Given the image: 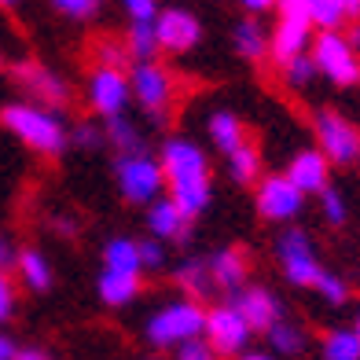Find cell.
Wrapping results in <instances>:
<instances>
[{
  "mask_svg": "<svg viewBox=\"0 0 360 360\" xmlns=\"http://www.w3.org/2000/svg\"><path fill=\"white\" fill-rule=\"evenodd\" d=\"M166 195L180 206L188 221H199L214 202V169H210L206 147L191 136H169L158 151Z\"/></svg>",
  "mask_w": 360,
  "mask_h": 360,
  "instance_id": "6da1fadb",
  "label": "cell"
},
{
  "mask_svg": "<svg viewBox=\"0 0 360 360\" xmlns=\"http://www.w3.org/2000/svg\"><path fill=\"white\" fill-rule=\"evenodd\" d=\"M0 125L22 147H30V151H37L44 158H59L70 147V125L63 122V114L37 107V103H26V100L0 107Z\"/></svg>",
  "mask_w": 360,
  "mask_h": 360,
  "instance_id": "7a4b0ae2",
  "label": "cell"
},
{
  "mask_svg": "<svg viewBox=\"0 0 360 360\" xmlns=\"http://www.w3.org/2000/svg\"><path fill=\"white\" fill-rule=\"evenodd\" d=\"M202 327H206V309L191 298H173L166 305H158L151 316L143 320V342L151 349H176L191 338H202Z\"/></svg>",
  "mask_w": 360,
  "mask_h": 360,
  "instance_id": "3957f363",
  "label": "cell"
},
{
  "mask_svg": "<svg viewBox=\"0 0 360 360\" xmlns=\"http://www.w3.org/2000/svg\"><path fill=\"white\" fill-rule=\"evenodd\" d=\"M114 184L118 195L129 206H151L155 199L166 195V180H162L158 155L136 151V155H114Z\"/></svg>",
  "mask_w": 360,
  "mask_h": 360,
  "instance_id": "277c9868",
  "label": "cell"
},
{
  "mask_svg": "<svg viewBox=\"0 0 360 360\" xmlns=\"http://www.w3.org/2000/svg\"><path fill=\"white\" fill-rule=\"evenodd\" d=\"M309 56L316 63V74L327 77L338 89H353L360 85V52L349 44V37L342 30H323L313 37Z\"/></svg>",
  "mask_w": 360,
  "mask_h": 360,
  "instance_id": "5b68a950",
  "label": "cell"
},
{
  "mask_svg": "<svg viewBox=\"0 0 360 360\" xmlns=\"http://www.w3.org/2000/svg\"><path fill=\"white\" fill-rule=\"evenodd\" d=\"M129 92H133V103L147 114L151 122H166L169 118V107H173V74L162 67L158 59L151 63H133L129 67Z\"/></svg>",
  "mask_w": 360,
  "mask_h": 360,
  "instance_id": "8992f818",
  "label": "cell"
},
{
  "mask_svg": "<svg viewBox=\"0 0 360 360\" xmlns=\"http://www.w3.org/2000/svg\"><path fill=\"white\" fill-rule=\"evenodd\" d=\"M276 261H280L287 283H294V287H316L320 272H323L316 247H313V236L298 224L280 232V239H276Z\"/></svg>",
  "mask_w": 360,
  "mask_h": 360,
  "instance_id": "52a82bcc",
  "label": "cell"
},
{
  "mask_svg": "<svg viewBox=\"0 0 360 360\" xmlns=\"http://www.w3.org/2000/svg\"><path fill=\"white\" fill-rule=\"evenodd\" d=\"M316 133V151L331 162V166H353L360 162V129L338 110H316L313 118Z\"/></svg>",
  "mask_w": 360,
  "mask_h": 360,
  "instance_id": "ba28073f",
  "label": "cell"
},
{
  "mask_svg": "<svg viewBox=\"0 0 360 360\" xmlns=\"http://www.w3.org/2000/svg\"><path fill=\"white\" fill-rule=\"evenodd\" d=\"M15 85L26 92V103H37V107H48V110H63L70 103V85L67 77L56 74L52 67H44L37 59H22L15 63Z\"/></svg>",
  "mask_w": 360,
  "mask_h": 360,
  "instance_id": "9c48e42d",
  "label": "cell"
},
{
  "mask_svg": "<svg viewBox=\"0 0 360 360\" xmlns=\"http://www.w3.org/2000/svg\"><path fill=\"white\" fill-rule=\"evenodd\" d=\"M85 103L96 118H122L133 103V92H129V74L125 70H110V67H96L85 81Z\"/></svg>",
  "mask_w": 360,
  "mask_h": 360,
  "instance_id": "30bf717a",
  "label": "cell"
},
{
  "mask_svg": "<svg viewBox=\"0 0 360 360\" xmlns=\"http://www.w3.org/2000/svg\"><path fill=\"white\" fill-rule=\"evenodd\" d=\"M250 327L247 320L239 316V309L232 302H221V305H210L206 309V327H202V338L214 346L217 356H239L247 353L250 346Z\"/></svg>",
  "mask_w": 360,
  "mask_h": 360,
  "instance_id": "8fae6325",
  "label": "cell"
},
{
  "mask_svg": "<svg viewBox=\"0 0 360 360\" xmlns=\"http://www.w3.org/2000/svg\"><path fill=\"white\" fill-rule=\"evenodd\" d=\"M155 41H158V52H169V56H188L191 48H199L202 41V22L199 15L188 11V8H158L155 15Z\"/></svg>",
  "mask_w": 360,
  "mask_h": 360,
  "instance_id": "7c38bea8",
  "label": "cell"
},
{
  "mask_svg": "<svg viewBox=\"0 0 360 360\" xmlns=\"http://www.w3.org/2000/svg\"><path fill=\"white\" fill-rule=\"evenodd\" d=\"M254 206H257V214L265 217V221H272V224H290L294 217L302 214L305 195L294 188L283 173H272V176H261V180H257Z\"/></svg>",
  "mask_w": 360,
  "mask_h": 360,
  "instance_id": "4fadbf2b",
  "label": "cell"
},
{
  "mask_svg": "<svg viewBox=\"0 0 360 360\" xmlns=\"http://www.w3.org/2000/svg\"><path fill=\"white\" fill-rule=\"evenodd\" d=\"M232 305L239 309V316L247 320V327L257 335H269L276 323L283 320V302L276 298V290L269 287H257V283H247L243 290L232 294Z\"/></svg>",
  "mask_w": 360,
  "mask_h": 360,
  "instance_id": "5bb4252c",
  "label": "cell"
},
{
  "mask_svg": "<svg viewBox=\"0 0 360 360\" xmlns=\"http://www.w3.org/2000/svg\"><path fill=\"white\" fill-rule=\"evenodd\" d=\"M313 48V22L298 19V15H280V22L269 34V56L276 59V67L305 56Z\"/></svg>",
  "mask_w": 360,
  "mask_h": 360,
  "instance_id": "9a60e30c",
  "label": "cell"
},
{
  "mask_svg": "<svg viewBox=\"0 0 360 360\" xmlns=\"http://www.w3.org/2000/svg\"><path fill=\"white\" fill-rule=\"evenodd\" d=\"M147 232L151 239L158 243H180V247H188L191 243V232H195V221H188L180 214V206L169 199V195H162L147 206Z\"/></svg>",
  "mask_w": 360,
  "mask_h": 360,
  "instance_id": "2e32d148",
  "label": "cell"
},
{
  "mask_svg": "<svg viewBox=\"0 0 360 360\" xmlns=\"http://www.w3.org/2000/svg\"><path fill=\"white\" fill-rule=\"evenodd\" d=\"M283 176L309 199V195H320L323 188H331V162H327L316 147H305V151H298L287 162Z\"/></svg>",
  "mask_w": 360,
  "mask_h": 360,
  "instance_id": "e0dca14e",
  "label": "cell"
},
{
  "mask_svg": "<svg viewBox=\"0 0 360 360\" xmlns=\"http://www.w3.org/2000/svg\"><path fill=\"white\" fill-rule=\"evenodd\" d=\"M206 269H210V280H214V290H228L236 294L247 287V276H250V261L239 247H224L214 250L206 257Z\"/></svg>",
  "mask_w": 360,
  "mask_h": 360,
  "instance_id": "ac0fdd59",
  "label": "cell"
},
{
  "mask_svg": "<svg viewBox=\"0 0 360 360\" xmlns=\"http://www.w3.org/2000/svg\"><path fill=\"white\" fill-rule=\"evenodd\" d=\"M206 136L228 158V155H236L239 147L247 143V125H243V118L236 110H214L206 118Z\"/></svg>",
  "mask_w": 360,
  "mask_h": 360,
  "instance_id": "d6986e66",
  "label": "cell"
},
{
  "mask_svg": "<svg viewBox=\"0 0 360 360\" xmlns=\"http://www.w3.org/2000/svg\"><path fill=\"white\" fill-rule=\"evenodd\" d=\"M15 276L30 294H44L52 290V261H48L37 247H22L15 257Z\"/></svg>",
  "mask_w": 360,
  "mask_h": 360,
  "instance_id": "ffe728a7",
  "label": "cell"
},
{
  "mask_svg": "<svg viewBox=\"0 0 360 360\" xmlns=\"http://www.w3.org/2000/svg\"><path fill=\"white\" fill-rule=\"evenodd\" d=\"M103 272L140 276V272H143V261H140V239L110 236V239L103 243Z\"/></svg>",
  "mask_w": 360,
  "mask_h": 360,
  "instance_id": "44dd1931",
  "label": "cell"
},
{
  "mask_svg": "<svg viewBox=\"0 0 360 360\" xmlns=\"http://www.w3.org/2000/svg\"><path fill=\"white\" fill-rule=\"evenodd\" d=\"M173 280H176V287H180V290H184V298L199 302V305L210 298V294H214V280H210L206 257H184V261L176 265Z\"/></svg>",
  "mask_w": 360,
  "mask_h": 360,
  "instance_id": "7402d4cb",
  "label": "cell"
},
{
  "mask_svg": "<svg viewBox=\"0 0 360 360\" xmlns=\"http://www.w3.org/2000/svg\"><path fill=\"white\" fill-rule=\"evenodd\" d=\"M96 294L107 309H125L136 302L140 294V276H122V272H100L96 280Z\"/></svg>",
  "mask_w": 360,
  "mask_h": 360,
  "instance_id": "603a6c76",
  "label": "cell"
},
{
  "mask_svg": "<svg viewBox=\"0 0 360 360\" xmlns=\"http://www.w3.org/2000/svg\"><path fill=\"white\" fill-rule=\"evenodd\" d=\"M232 44H236V52L247 59V63H261V59L269 56V34H265V26H261L254 15H250V19H239V22H236Z\"/></svg>",
  "mask_w": 360,
  "mask_h": 360,
  "instance_id": "cb8c5ba5",
  "label": "cell"
},
{
  "mask_svg": "<svg viewBox=\"0 0 360 360\" xmlns=\"http://www.w3.org/2000/svg\"><path fill=\"white\" fill-rule=\"evenodd\" d=\"M103 136H107V147H110L114 155H136V151H147L140 125H136L133 118H129V114L103 122Z\"/></svg>",
  "mask_w": 360,
  "mask_h": 360,
  "instance_id": "d4e9b609",
  "label": "cell"
},
{
  "mask_svg": "<svg viewBox=\"0 0 360 360\" xmlns=\"http://www.w3.org/2000/svg\"><path fill=\"white\" fill-rule=\"evenodd\" d=\"M228 176L236 184H257L261 180V151L254 140H247L236 155H228Z\"/></svg>",
  "mask_w": 360,
  "mask_h": 360,
  "instance_id": "484cf974",
  "label": "cell"
},
{
  "mask_svg": "<svg viewBox=\"0 0 360 360\" xmlns=\"http://www.w3.org/2000/svg\"><path fill=\"white\" fill-rule=\"evenodd\" d=\"M265 338H269L272 356H298V353L305 349V331H302V323H294V320H287V316L276 323Z\"/></svg>",
  "mask_w": 360,
  "mask_h": 360,
  "instance_id": "4316f807",
  "label": "cell"
},
{
  "mask_svg": "<svg viewBox=\"0 0 360 360\" xmlns=\"http://www.w3.org/2000/svg\"><path fill=\"white\" fill-rule=\"evenodd\" d=\"M323 360H360V338L353 335V327H335L320 342Z\"/></svg>",
  "mask_w": 360,
  "mask_h": 360,
  "instance_id": "83f0119b",
  "label": "cell"
},
{
  "mask_svg": "<svg viewBox=\"0 0 360 360\" xmlns=\"http://www.w3.org/2000/svg\"><path fill=\"white\" fill-rule=\"evenodd\" d=\"M125 52L133 63H151L158 56V41H155V26L151 22H133L125 34Z\"/></svg>",
  "mask_w": 360,
  "mask_h": 360,
  "instance_id": "f1b7e54d",
  "label": "cell"
},
{
  "mask_svg": "<svg viewBox=\"0 0 360 360\" xmlns=\"http://www.w3.org/2000/svg\"><path fill=\"white\" fill-rule=\"evenodd\" d=\"M305 15L309 22H313V30H338L342 22H346V11H342L338 0H309L305 4Z\"/></svg>",
  "mask_w": 360,
  "mask_h": 360,
  "instance_id": "f546056e",
  "label": "cell"
},
{
  "mask_svg": "<svg viewBox=\"0 0 360 360\" xmlns=\"http://www.w3.org/2000/svg\"><path fill=\"white\" fill-rule=\"evenodd\" d=\"M280 74H283V85L287 89H309V85H313V77H320L316 74V63H313V56H298V59H290V63H283V67H280Z\"/></svg>",
  "mask_w": 360,
  "mask_h": 360,
  "instance_id": "4dcf8cb0",
  "label": "cell"
},
{
  "mask_svg": "<svg viewBox=\"0 0 360 360\" xmlns=\"http://www.w3.org/2000/svg\"><path fill=\"white\" fill-rule=\"evenodd\" d=\"M320 214H323V221L331 224V228H342L349 221V206H346V195H342L338 188H323L320 195Z\"/></svg>",
  "mask_w": 360,
  "mask_h": 360,
  "instance_id": "1f68e13d",
  "label": "cell"
},
{
  "mask_svg": "<svg viewBox=\"0 0 360 360\" xmlns=\"http://www.w3.org/2000/svg\"><path fill=\"white\" fill-rule=\"evenodd\" d=\"M316 294H320V298L327 302V305H346L349 302V283L346 280H342V276H335V272H320V280H316V287H313Z\"/></svg>",
  "mask_w": 360,
  "mask_h": 360,
  "instance_id": "d6a6232c",
  "label": "cell"
},
{
  "mask_svg": "<svg viewBox=\"0 0 360 360\" xmlns=\"http://www.w3.org/2000/svg\"><path fill=\"white\" fill-rule=\"evenodd\" d=\"M70 143H74V147H89V151H100V147H107L103 125H96V122H77V125H70Z\"/></svg>",
  "mask_w": 360,
  "mask_h": 360,
  "instance_id": "836d02e7",
  "label": "cell"
},
{
  "mask_svg": "<svg viewBox=\"0 0 360 360\" xmlns=\"http://www.w3.org/2000/svg\"><path fill=\"white\" fill-rule=\"evenodd\" d=\"M52 8L59 15H67V19H74V22H85L103 8V0H52Z\"/></svg>",
  "mask_w": 360,
  "mask_h": 360,
  "instance_id": "e575fe53",
  "label": "cell"
},
{
  "mask_svg": "<svg viewBox=\"0 0 360 360\" xmlns=\"http://www.w3.org/2000/svg\"><path fill=\"white\" fill-rule=\"evenodd\" d=\"M96 59H100V67H110V70H129V63H133L125 52V44H118V41H100Z\"/></svg>",
  "mask_w": 360,
  "mask_h": 360,
  "instance_id": "d590c367",
  "label": "cell"
},
{
  "mask_svg": "<svg viewBox=\"0 0 360 360\" xmlns=\"http://www.w3.org/2000/svg\"><path fill=\"white\" fill-rule=\"evenodd\" d=\"M19 305V287H15L11 272H0V323H8Z\"/></svg>",
  "mask_w": 360,
  "mask_h": 360,
  "instance_id": "8d00e7d4",
  "label": "cell"
},
{
  "mask_svg": "<svg viewBox=\"0 0 360 360\" xmlns=\"http://www.w3.org/2000/svg\"><path fill=\"white\" fill-rule=\"evenodd\" d=\"M173 360H221V356L214 353V346L206 338H191V342L173 349Z\"/></svg>",
  "mask_w": 360,
  "mask_h": 360,
  "instance_id": "74e56055",
  "label": "cell"
},
{
  "mask_svg": "<svg viewBox=\"0 0 360 360\" xmlns=\"http://www.w3.org/2000/svg\"><path fill=\"white\" fill-rule=\"evenodd\" d=\"M140 261H143L147 272L166 269V243H158V239H140Z\"/></svg>",
  "mask_w": 360,
  "mask_h": 360,
  "instance_id": "f35d334b",
  "label": "cell"
},
{
  "mask_svg": "<svg viewBox=\"0 0 360 360\" xmlns=\"http://www.w3.org/2000/svg\"><path fill=\"white\" fill-rule=\"evenodd\" d=\"M122 8H125V15H129L133 22H155L158 0H122Z\"/></svg>",
  "mask_w": 360,
  "mask_h": 360,
  "instance_id": "ab89813d",
  "label": "cell"
},
{
  "mask_svg": "<svg viewBox=\"0 0 360 360\" xmlns=\"http://www.w3.org/2000/svg\"><path fill=\"white\" fill-rule=\"evenodd\" d=\"M15 257H19V250L8 243V236H0V272H8V269H15Z\"/></svg>",
  "mask_w": 360,
  "mask_h": 360,
  "instance_id": "60d3db41",
  "label": "cell"
},
{
  "mask_svg": "<svg viewBox=\"0 0 360 360\" xmlns=\"http://www.w3.org/2000/svg\"><path fill=\"white\" fill-rule=\"evenodd\" d=\"M305 4H309V0H276L280 15H298V19H309V15H305Z\"/></svg>",
  "mask_w": 360,
  "mask_h": 360,
  "instance_id": "b9f144b4",
  "label": "cell"
},
{
  "mask_svg": "<svg viewBox=\"0 0 360 360\" xmlns=\"http://www.w3.org/2000/svg\"><path fill=\"white\" fill-rule=\"evenodd\" d=\"M15 360H52V353L41 346H19L15 349Z\"/></svg>",
  "mask_w": 360,
  "mask_h": 360,
  "instance_id": "7bdbcfd3",
  "label": "cell"
},
{
  "mask_svg": "<svg viewBox=\"0 0 360 360\" xmlns=\"http://www.w3.org/2000/svg\"><path fill=\"white\" fill-rule=\"evenodd\" d=\"M243 8H247L250 15H261V11H272L276 8V0H239Z\"/></svg>",
  "mask_w": 360,
  "mask_h": 360,
  "instance_id": "ee69618b",
  "label": "cell"
},
{
  "mask_svg": "<svg viewBox=\"0 0 360 360\" xmlns=\"http://www.w3.org/2000/svg\"><path fill=\"white\" fill-rule=\"evenodd\" d=\"M342 11H346V22H356L360 19V0H338Z\"/></svg>",
  "mask_w": 360,
  "mask_h": 360,
  "instance_id": "f6af8a7d",
  "label": "cell"
},
{
  "mask_svg": "<svg viewBox=\"0 0 360 360\" xmlns=\"http://www.w3.org/2000/svg\"><path fill=\"white\" fill-rule=\"evenodd\" d=\"M15 349H19V346H15L4 331H0V360H15Z\"/></svg>",
  "mask_w": 360,
  "mask_h": 360,
  "instance_id": "bcb514c9",
  "label": "cell"
},
{
  "mask_svg": "<svg viewBox=\"0 0 360 360\" xmlns=\"http://www.w3.org/2000/svg\"><path fill=\"white\" fill-rule=\"evenodd\" d=\"M236 360H280V356H272V353H265V349H247V353H239Z\"/></svg>",
  "mask_w": 360,
  "mask_h": 360,
  "instance_id": "7dc6e473",
  "label": "cell"
},
{
  "mask_svg": "<svg viewBox=\"0 0 360 360\" xmlns=\"http://www.w3.org/2000/svg\"><path fill=\"white\" fill-rule=\"evenodd\" d=\"M22 0H0V8H19Z\"/></svg>",
  "mask_w": 360,
  "mask_h": 360,
  "instance_id": "c3c4849f",
  "label": "cell"
},
{
  "mask_svg": "<svg viewBox=\"0 0 360 360\" xmlns=\"http://www.w3.org/2000/svg\"><path fill=\"white\" fill-rule=\"evenodd\" d=\"M353 335L360 338V313H356V323H353Z\"/></svg>",
  "mask_w": 360,
  "mask_h": 360,
  "instance_id": "681fc988",
  "label": "cell"
}]
</instances>
